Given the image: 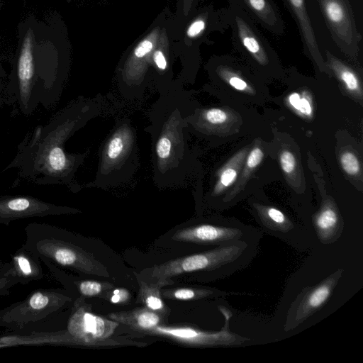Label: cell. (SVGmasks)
I'll return each mask as SVG.
<instances>
[{
  "label": "cell",
  "instance_id": "obj_1",
  "mask_svg": "<svg viewBox=\"0 0 363 363\" xmlns=\"http://www.w3.org/2000/svg\"><path fill=\"white\" fill-rule=\"evenodd\" d=\"M104 104L101 94L94 97L78 96L46 125L38 126L28 135L6 169L16 168L21 177L40 185H64L74 193L84 189L75 181V174L90 150L70 153L66 151L65 143L101 114Z\"/></svg>",
  "mask_w": 363,
  "mask_h": 363
},
{
  "label": "cell",
  "instance_id": "obj_2",
  "mask_svg": "<svg viewBox=\"0 0 363 363\" xmlns=\"http://www.w3.org/2000/svg\"><path fill=\"white\" fill-rule=\"evenodd\" d=\"M18 43L9 75L6 96L25 116L38 106L52 107L60 99L65 74L56 54L52 28L35 16L18 25Z\"/></svg>",
  "mask_w": 363,
  "mask_h": 363
},
{
  "label": "cell",
  "instance_id": "obj_3",
  "mask_svg": "<svg viewBox=\"0 0 363 363\" xmlns=\"http://www.w3.org/2000/svg\"><path fill=\"white\" fill-rule=\"evenodd\" d=\"M196 108L191 94L177 82L159 92L148 111L150 123L144 130L151 138L152 177L160 188L184 186L191 176L194 160L187 121Z\"/></svg>",
  "mask_w": 363,
  "mask_h": 363
},
{
  "label": "cell",
  "instance_id": "obj_4",
  "mask_svg": "<svg viewBox=\"0 0 363 363\" xmlns=\"http://www.w3.org/2000/svg\"><path fill=\"white\" fill-rule=\"evenodd\" d=\"M25 245L40 260L76 272L108 278L106 266L90 252L74 242L67 233L48 223H32L24 228Z\"/></svg>",
  "mask_w": 363,
  "mask_h": 363
},
{
  "label": "cell",
  "instance_id": "obj_5",
  "mask_svg": "<svg viewBox=\"0 0 363 363\" xmlns=\"http://www.w3.org/2000/svg\"><path fill=\"white\" fill-rule=\"evenodd\" d=\"M259 240L242 239L216 246L209 250L167 261L143 269L150 279H171L194 272L218 271L231 274L245 267L255 256Z\"/></svg>",
  "mask_w": 363,
  "mask_h": 363
},
{
  "label": "cell",
  "instance_id": "obj_6",
  "mask_svg": "<svg viewBox=\"0 0 363 363\" xmlns=\"http://www.w3.org/2000/svg\"><path fill=\"white\" fill-rule=\"evenodd\" d=\"M139 167L136 129L129 119L120 118L101 145L94 180L84 188L116 187L129 182Z\"/></svg>",
  "mask_w": 363,
  "mask_h": 363
},
{
  "label": "cell",
  "instance_id": "obj_7",
  "mask_svg": "<svg viewBox=\"0 0 363 363\" xmlns=\"http://www.w3.org/2000/svg\"><path fill=\"white\" fill-rule=\"evenodd\" d=\"M119 323L95 314L91 306L80 296L73 303L67 322V333L79 340V346L103 347L133 345L145 347L146 343L125 337H112Z\"/></svg>",
  "mask_w": 363,
  "mask_h": 363
},
{
  "label": "cell",
  "instance_id": "obj_8",
  "mask_svg": "<svg viewBox=\"0 0 363 363\" xmlns=\"http://www.w3.org/2000/svg\"><path fill=\"white\" fill-rule=\"evenodd\" d=\"M72 298L60 289H38L21 301L0 310V328L12 330L45 321L63 311Z\"/></svg>",
  "mask_w": 363,
  "mask_h": 363
},
{
  "label": "cell",
  "instance_id": "obj_9",
  "mask_svg": "<svg viewBox=\"0 0 363 363\" xmlns=\"http://www.w3.org/2000/svg\"><path fill=\"white\" fill-rule=\"evenodd\" d=\"M228 4L225 9L233 48L256 67H273L278 62L274 48L242 9L233 3Z\"/></svg>",
  "mask_w": 363,
  "mask_h": 363
},
{
  "label": "cell",
  "instance_id": "obj_10",
  "mask_svg": "<svg viewBox=\"0 0 363 363\" xmlns=\"http://www.w3.org/2000/svg\"><path fill=\"white\" fill-rule=\"evenodd\" d=\"M225 323L219 331H206L189 325H160L152 329L133 333L142 336H157L193 347H229L240 345L249 339L233 333L229 329L231 314L220 309Z\"/></svg>",
  "mask_w": 363,
  "mask_h": 363
},
{
  "label": "cell",
  "instance_id": "obj_11",
  "mask_svg": "<svg viewBox=\"0 0 363 363\" xmlns=\"http://www.w3.org/2000/svg\"><path fill=\"white\" fill-rule=\"evenodd\" d=\"M333 42L345 55L354 59L360 48L359 32L349 0H317Z\"/></svg>",
  "mask_w": 363,
  "mask_h": 363
},
{
  "label": "cell",
  "instance_id": "obj_12",
  "mask_svg": "<svg viewBox=\"0 0 363 363\" xmlns=\"http://www.w3.org/2000/svg\"><path fill=\"white\" fill-rule=\"evenodd\" d=\"M342 274V269H339L316 285L305 288L288 311L284 330L295 329L322 308L330 298Z\"/></svg>",
  "mask_w": 363,
  "mask_h": 363
},
{
  "label": "cell",
  "instance_id": "obj_13",
  "mask_svg": "<svg viewBox=\"0 0 363 363\" xmlns=\"http://www.w3.org/2000/svg\"><path fill=\"white\" fill-rule=\"evenodd\" d=\"M260 238L261 235L257 230H247L238 225L201 223L179 229L172 236V240L216 247L238 240H259Z\"/></svg>",
  "mask_w": 363,
  "mask_h": 363
},
{
  "label": "cell",
  "instance_id": "obj_14",
  "mask_svg": "<svg viewBox=\"0 0 363 363\" xmlns=\"http://www.w3.org/2000/svg\"><path fill=\"white\" fill-rule=\"evenodd\" d=\"M79 213L82 211L78 208L57 206L30 196H0V224L6 225L18 219Z\"/></svg>",
  "mask_w": 363,
  "mask_h": 363
},
{
  "label": "cell",
  "instance_id": "obj_15",
  "mask_svg": "<svg viewBox=\"0 0 363 363\" xmlns=\"http://www.w3.org/2000/svg\"><path fill=\"white\" fill-rule=\"evenodd\" d=\"M242 9L258 26L269 33L281 36L286 26L274 0H228Z\"/></svg>",
  "mask_w": 363,
  "mask_h": 363
},
{
  "label": "cell",
  "instance_id": "obj_16",
  "mask_svg": "<svg viewBox=\"0 0 363 363\" xmlns=\"http://www.w3.org/2000/svg\"><path fill=\"white\" fill-rule=\"evenodd\" d=\"M294 18L300 35L306 55L319 67H325L319 45L309 18L305 0H283Z\"/></svg>",
  "mask_w": 363,
  "mask_h": 363
},
{
  "label": "cell",
  "instance_id": "obj_17",
  "mask_svg": "<svg viewBox=\"0 0 363 363\" xmlns=\"http://www.w3.org/2000/svg\"><path fill=\"white\" fill-rule=\"evenodd\" d=\"M40 259L23 245L11 256L9 262L2 265L6 276L18 284H28L40 280L44 274Z\"/></svg>",
  "mask_w": 363,
  "mask_h": 363
},
{
  "label": "cell",
  "instance_id": "obj_18",
  "mask_svg": "<svg viewBox=\"0 0 363 363\" xmlns=\"http://www.w3.org/2000/svg\"><path fill=\"white\" fill-rule=\"evenodd\" d=\"M135 275L139 286L136 303L168 319L170 309L163 301L161 291L164 286L173 283L171 279H150L139 273Z\"/></svg>",
  "mask_w": 363,
  "mask_h": 363
},
{
  "label": "cell",
  "instance_id": "obj_19",
  "mask_svg": "<svg viewBox=\"0 0 363 363\" xmlns=\"http://www.w3.org/2000/svg\"><path fill=\"white\" fill-rule=\"evenodd\" d=\"M107 318L127 325L133 334L165 325L167 322V318L143 306L129 311L111 312Z\"/></svg>",
  "mask_w": 363,
  "mask_h": 363
},
{
  "label": "cell",
  "instance_id": "obj_20",
  "mask_svg": "<svg viewBox=\"0 0 363 363\" xmlns=\"http://www.w3.org/2000/svg\"><path fill=\"white\" fill-rule=\"evenodd\" d=\"M314 225L319 240L324 244L332 243L341 235L340 218L331 207L323 208L315 217Z\"/></svg>",
  "mask_w": 363,
  "mask_h": 363
},
{
  "label": "cell",
  "instance_id": "obj_21",
  "mask_svg": "<svg viewBox=\"0 0 363 363\" xmlns=\"http://www.w3.org/2000/svg\"><path fill=\"white\" fill-rule=\"evenodd\" d=\"M162 297L169 300L194 301L213 296L216 291L206 288L179 287L164 289Z\"/></svg>",
  "mask_w": 363,
  "mask_h": 363
},
{
  "label": "cell",
  "instance_id": "obj_22",
  "mask_svg": "<svg viewBox=\"0 0 363 363\" xmlns=\"http://www.w3.org/2000/svg\"><path fill=\"white\" fill-rule=\"evenodd\" d=\"M262 222L266 227L274 232L289 233L294 228L293 224L285 215L281 211L273 207L265 209Z\"/></svg>",
  "mask_w": 363,
  "mask_h": 363
},
{
  "label": "cell",
  "instance_id": "obj_23",
  "mask_svg": "<svg viewBox=\"0 0 363 363\" xmlns=\"http://www.w3.org/2000/svg\"><path fill=\"white\" fill-rule=\"evenodd\" d=\"M73 284L83 297H100L114 287L112 283L96 280L73 281Z\"/></svg>",
  "mask_w": 363,
  "mask_h": 363
},
{
  "label": "cell",
  "instance_id": "obj_24",
  "mask_svg": "<svg viewBox=\"0 0 363 363\" xmlns=\"http://www.w3.org/2000/svg\"><path fill=\"white\" fill-rule=\"evenodd\" d=\"M131 294L125 288L117 287L112 288L104 294L102 298L108 301L111 303L117 305H123L130 302Z\"/></svg>",
  "mask_w": 363,
  "mask_h": 363
},
{
  "label": "cell",
  "instance_id": "obj_25",
  "mask_svg": "<svg viewBox=\"0 0 363 363\" xmlns=\"http://www.w3.org/2000/svg\"><path fill=\"white\" fill-rule=\"evenodd\" d=\"M237 175V170L235 168L232 167L225 168L220 175L218 181L213 189L212 195L219 194L224 189L231 185L236 179Z\"/></svg>",
  "mask_w": 363,
  "mask_h": 363
},
{
  "label": "cell",
  "instance_id": "obj_26",
  "mask_svg": "<svg viewBox=\"0 0 363 363\" xmlns=\"http://www.w3.org/2000/svg\"><path fill=\"white\" fill-rule=\"evenodd\" d=\"M341 164L344 170L349 174H356L359 172V163L354 155L347 152L341 156Z\"/></svg>",
  "mask_w": 363,
  "mask_h": 363
},
{
  "label": "cell",
  "instance_id": "obj_27",
  "mask_svg": "<svg viewBox=\"0 0 363 363\" xmlns=\"http://www.w3.org/2000/svg\"><path fill=\"white\" fill-rule=\"evenodd\" d=\"M280 163L283 171L287 174H290L295 168L296 160L291 152L284 151L280 156Z\"/></svg>",
  "mask_w": 363,
  "mask_h": 363
},
{
  "label": "cell",
  "instance_id": "obj_28",
  "mask_svg": "<svg viewBox=\"0 0 363 363\" xmlns=\"http://www.w3.org/2000/svg\"><path fill=\"white\" fill-rule=\"evenodd\" d=\"M18 283L4 273L2 266L0 268V296H7L10 294L11 288Z\"/></svg>",
  "mask_w": 363,
  "mask_h": 363
},
{
  "label": "cell",
  "instance_id": "obj_29",
  "mask_svg": "<svg viewBox=\"0 0 363 363\" xmlns=\"http://www.w3.org/2000/svg\"><path fill=\"white\" fill-rule=\"evenodd\" d=\"M9 76L0 62V107L7 101L6 87Z\"/></svg>",
  "mask_w": 363,
  "mask_h": 363
},
{
  "label": "cell",
  "instance_id": "obj_30",
  "mask_svg": "<svg viewBox=\"0 0 363 363\" xmlns=\"http://www.w3.org/2000/svg\"><path fill=\"white\" fill-rule=\"evenodd\" d=\"M153 44L150 39L141 41L134 50V56L138 59L143 58L152 49Z\"/></svg>",
  "mask_w": 363,
  "mask_h": 363
},
{
  "label": "cell",
  "instance_id": "obj_31",
  "mask_svg": "<svg viewBox=\"0 0 363 363\" xmlns=\"http://www.w3.org/2000/svg\"><path fill=\"white\" fill-rule=\"evenodd\" d=\"M263 152L259 147L254 148L250 153L247 160V166L249 168L257 167L262 160Z\"/></svg>",
  "mask_w": 363,
  "mask_h": 363
},
{
  "label": "cell",
  "instance_id": "obj_32",
  "mask_svg": "<svg viewBox=\"0 0 363 363\" xmlns=\"http://www.w3.org/2000/svg\"><path fill=\"white\" fill-rule=\"evenodd\" d=\"M153 61L159 72H164L167 69V61L161 50H157L153 54Z\"/></svg>",
  "mask_w": 363,
  "mask_h": 363
},
{
  "label": "cell",
  "instance_id": "obj_33",
  "mask_svg": "<svg viewBox=\"0 0 363 363\" xmlns=\"http://www.w3.org/2000/svg\"><path fill=\"white\" fill-rule=\"evenodd\" d=\"M1 6H2V2L0 1V9H1Z\"/></svg>",
  "mask_w": 363,
  "mask_h": 363
},
{
  "label": "cell",
  "instance_id": "obj_34",
  "mask_svg": "<svg viewBox=\"0 0 363 363\" xmlns=\"http://www.w3.org/2000/svg\"><path fill=\"white\" fill-rule=\"evenodd\" d=\"M0 264H1V260H0ZM1 267H0V268H1Z\"/></svg>",
  "mask_w": 363,
  "mask_h": 363
}]
</instances>
